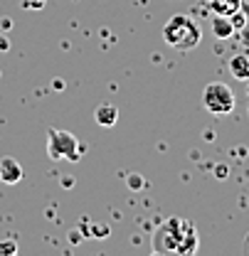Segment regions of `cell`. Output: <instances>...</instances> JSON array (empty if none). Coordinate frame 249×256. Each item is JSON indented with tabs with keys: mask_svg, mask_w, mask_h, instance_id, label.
<instances>
[{
	"mask_svg": "<svg viewBox=\"0 0 249 256\" xmlns=\"http://www.w3.org/2000/svg\"><path fill=\"white\" fill-rule=\"evenodd\" d=\"M163 40L173 50H178V52H190V50H195L200 44L202 30H200V25L192 18H187V15H173L163 25Z\"/></svg>",
	"mask_w": 249,
	"mask_h": 256,
	"instance_id": "1",
	"label": "cell"
},
{
	"mask_svg": "<svg viewBox=\"0 0 249 256\" xmlns=\"http://www.w3.org/2000/svg\"><path fill=\"white\" fill-rule=\"evenodd\" d=\"M190 222L180 220V217H168L165 222H160L156 232H153V254H180V244H183V236H185Z\"/></svg>",
	"mask_w": 249,
	"mask_h": 256,
	"instance_id": "2",
	"label": "cell"
},
{
	"mask_svg": "<svg viewBox=\"0 0 249 256\" xmlns=\"http://www.w3.org/2000/svg\"><path fill=\"white\" fill-rule=\"evenodd\" d=\"M47 153H50L52 160H72V162H77L82 158V146L74 138V133L50 128L47 130Z\"/></svg>",
	"mask_w": 249,
	"mask_h": 256,
	"instance_id": "3",
	"label": "cell"
},
{
	"mask_svg": "<svg viewBox=\"0 0 249 256\" xmlns=\"http://www.w3.org/2000/svg\"><path fill=\"white\" fill-rule=\"evenodd\" d=\"M202 106L210 114H215V116H227V114L234 111V94H232V89L227 84L212 82L202 92Z\"/></svg>",
	"mask_w": 249,
	"mask_h": 256,
	"instance_id": "4",
	"label": "cell"
},
{
	"mask_svg": "<svg viewBox=\"0 0 249 256\" xmlns=\"http://www.w3.org/2000/svg\"><path fill=\"white\" fill-rule=\"evenodd\" d=\"M0 180L5 182V185H15V182H20L23 180V165L18 162L15 158H3L0 160Z\"/></svg>",
	"mask_w": 249,
	"mask_h": 256,
	"instance_id": "5",
	"label": "cell"
},
{
	"mask_svg": "<svg viewBox=\"0 0 249 256\" xmlns=\"http://www.w3.org/2000/svg\"><path fill=\"white\" fill-rule=\"evenodd\" d=\"M94 121L104 128H111L116 121H119V108L114 104H101L96 111H94Z\"/></svg>",
	"mask_w": 249,
	"mask_h": 256,
	"instance_id": "6",
	"label": "cell"
},
{
	"mask_svg": "<svg viewBox=\"0 0 249 256\" xmlns=\"http://www.w3.org/2000/svg\"><path fill=\"white\" fill-rule=\"evenodd\" d=\"M242 8V0H207V10L212 15H232Z\"/></svg>",
	"mask_w": 249,
	"mask_h": 256,
	"instance_id": "7",
	"label": "cell"
},
{
	"mask_svg": "<svg viewBox=\"0 0 249 256\" xmlns=\"http://www.w3.org/2000/svg\"><path fill=\"white\" fill-rule=\"evenodd\" d=\"M212 32H215L217 40H229L232 34H237L232 20L227 15H212Z\"/></svg>",
	"mask_w": 249,
	"mask_h": 256,
	"instance_id": "8",
	"label": "cell"
},
{
	"mask_svg": "<svg viewBox=\"0 0 249 256\" xmlns=\"http://www.w3.org/2000/svg\"><path fill=\"white\" fill-rule=\"evenodd\" d=\"M229 72L234 79L239 82H247L249 79V54H234L229 60Z\"/></svg>",
	"mask_w": 249,
	"mask_h": 256,
	"instance_id": "9",
	"label": "cell"
},
{
	"mask_svg": "<svg viewBox=\"0 0 249 256\" xmlns=\"http://www.w3.org/2000/svg\"><path fill=\"white\" fill-rule=\"evenodd\" d=\"M195 252H197V229H195V224L190 222L185 236H183V244H180V254L187 256V254H195Z\"/></svg>",
	"mask_w": 249,
	"mask_h": 256,
	"instance_id": "10",
	"label": "cell"
},
{
	"mask_svg": "<svg viewBox=\"0 0 249 256\" xmlns=\"http://www.w3.org/2000/svg\"><path fill=\"white\" fill-rule=\"evenodd\" d=\"M242 12H244V25L237 30V34H239V42L249 47V0H242Z\"/></svg>",
	"mask_w": 249,
	"mask_h": 256,
	"instance_id": "11",
	"label": "cell"
},
{
	"mask_svg": "<svg viewBox=\"0 0 249 256\" xmlns=\"http://www.w3.org/2000/svg\"><path fill=\"white\" fill-rule=\"evenodd\" d=\"M13 254H18V242H13V239L0 242V256H13Z\"/></svg>",
	"mask_w": 249,
	"mask_h": 256,
	"instance_id": "12",
	"label": "cell"
},
{
	"mask_svg": "<svg viewBox=\"0 0 249 256\" xmlns=\"http://www.w3.org/2000/svg\"><path fill=\"white\" fill-rule=\"evenodd\" d=\"M23 2H25L28 8H42V5H45V0H23Z\"/></svg>",
	"mask_w": 249,
	"mask_h": 256,
	"instance_id": "13",
	"label": "cell"
},
{
	"mask_svg": "<svg viewBox=\"0 0 249 256\" xmlns=\"http://www.w3.org/2000/svg\"><path fill=\"white\" fill-rule=\"evenodd\" d=\"M244 252H247V254H249V234H247V236H244Z\"/></svg>",
	"mask_w": 249,
	"mask_h": 256,
	"instance_id": "14",
	"label": "cell"
},
{
	"mask_svg": "<svg viewBox=\"0 0 249 256\" xmlns=\"http://www.w3.org/2000/svg\"><path fill=\"white\" fill-rule=\"evenodd\" d=\"M247 96H249V79H247Z\"/></svg>",
	"mask_w": 249,
	"mask_h": 256,
	"instance_id": "15",
	"label": "cell"
}]
</instances>
